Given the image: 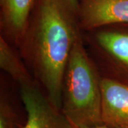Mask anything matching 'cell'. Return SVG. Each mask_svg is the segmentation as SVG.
I'll return each instance as SVG.
<instances>
[{
    "instance_id": "9",
    "label": "cell",
    "mask_w": 128,
    "mask_h": 128,
    "mask_svg": "<svg viewBox=\"0 0 128 128\" xmlns=\"http://www.w3.org/2000/svg\"><path fill=\"white\" fill-rule=\"evenodd\" d=\"M27 115L24 116L10 98L1 91L0 97V128H24Z\"/></svg>"
},
{
    "instance_id": "2",
    "label": "cell",
    "mask_w": 128,
    "mask_h": 128,
    "mask_svg": "<svg viewBox=\"0 0 128 128\" xmlns=\"http://www.w3.org/2000/svg\"><path fill=\"white\" fill-rule=\"evenodd\" d=\"M102 76L87 51L82 34L73 46L63 78L61 111L72 124H102Z\"/></svg>"
},
{
    "instance_id": "4",
    "label": "cell",
    "mask_w": 128,
    "mask_h": 128,
    "mask_svg": "<svg viewBox=\"0 0 128 128\" xmlns=\"http://www.w3.org/2000/svg\"><path fill=\"white\" fill-rule=\"evenodd\" d=\"M20 95L27 114L24 128H73L61 110L51 102L37 82L20 86Z\"/></svg>"
},
{
    "instance_id": "6",
    "label": "cell",
    "mask_w": 128,
    "mask_h": 128,
    "mask_svg": "<svg viewBox=\"0 0 128 128\" xmlns=\"http://www.w3.org/2000/svg\"><path fill=\"white\" fill-rule=\"evenodd\" d=\"M102 124L128 128V85L102 76Z\"/></svg>"
},
{
    "instance_id": "8",
    "label": "cell",
    "mask_w": 128,
    "mask_h": 128,
    "mask_svg": "<svg viewBox=\"0 0 128 128\" xmlns=\"http://www.w3.org/2000/svg\"><path fill=\"white\" fill-rule=\"evenodd\" d=\"M0 68L19 85H31L36 80L18 52L5 38L0 36Z\"/></svg>"
},
{
    "instance_id": "1",
    "label": "cell",
    "mask_w": 128,
    "mask_h": 128,
    "mask_svg": "<svg viewBox=\"0 0 128 128\" xmlns=\"http://www.w3.org/2000/svg\"><path fill=\"white\" fill-rule=\"evenodd\" d=\"M81 34L77 15L62 0H37L16 46L37 84L60 110L64 72Z\"/></svg>"
},
{
    "instance_id": "10",
    "label": "cell",
    "mask_w": 128,
    "mask_h": 128,
    "mask_svg": "<svg viewBox=\"0 0 128 128\" xmlns=\"http://www.w3.org/2000/svg\"><path fill=\"white\" fill-rule=\"evenodd\" d=\"M66 6L68 7L71 11H73L75 14L77 15L78 6V0H62Z\"/></svg>"
},
{
    "instance_id": "11",
    "label": "cell",
    "mask_w": 128,
    "mask_h": 128,
    "mask_svg": "<svg viewBox=\"0 0 128 128\" xmlns=\"http://www.w3.org/2000/svg\"><path fill=\"white\" fill-rule=\"evenodd\" d=\"M73 128H110L105 125L101 124V125H98V126H94V127H78V126H75L73 125Z\"/></svg>"
},
{
    "instance_id": "7",
    "label": "cell",
    "mask_w": 128,
    "mask_h": 128,
    "mask_svg": "<svg viewBox=\"0 0 128 128\" xmlns=\"http://www.w3.org/2000/svg\"><path fill=\"white\" fill-rule=\"evenodd\" d=\"M37 0H0L1 36L16 46Z\"/></svg>"
},
{
    "instance_id": "3",
    "label": "cell",
    "mask_w": 128,
    "mask_h": 128,
    "mask_svg": "<svg viewBox=\"0 0 128 128\" xmlns=\"http://www.w3.org/2000/svg\"><path fill=\"white\" fill-rule=\"evenodd\" d=\"M112 24L87 32L86 40L102 76L128 85V28Z\"/></svg>"
},
{
    "instance_id": "5",
    "label": "cell",
    "mask_w": 128,
    "mask_h": 128,
    "mask_svg": "<svg viewBox=\"0 0 128 128\" xmlns=\"http://www.w3.org/2000/svg\"><path fill=\"white\" fill-rule=\"evenodd\" d=\"M77 18L86 32L112 24L128 25V0H78Z\"/></svg>"
}]
</instances>
